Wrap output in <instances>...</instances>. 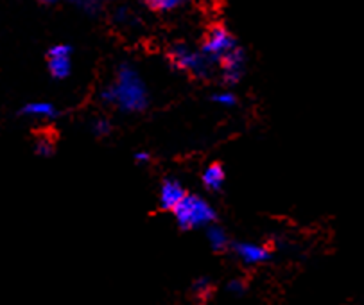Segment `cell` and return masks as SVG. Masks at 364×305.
<instances>
[{
    "label": "cell",
    "mask_w": 364,
    "mask_h": 305,
    "mask_svg": "<svg viewBox=\"0 0 364 305\" xmlns=\"http://www.w3.org/2000/svg\"><path fill=\"white\" fill-rule=\"evenodd\" d=\"M49 72L56 80H65L72 72V50L68 46H56L47 54Z\"/></svg>",
    "instance_id": "obj_5"
},
{
    "label": "cell",
    "mask_w": 364,
    "mask_h": 305,
    "mask_svg": "<svg viewBox=\"0 0 364 305\" xmlns=\"http://www.w3.org/2000/svg\"><path fill=\"white\" fill-rule=\"evenodd\" d=\"M201 180H203V185L208 191H219V188L223 187V183H225V169H223L221 164H210V166L203 171Z\"/></svg>",
    "instance_id": "obj_9"
},
{
    "label": "cell",
    "mask_w": 364,
    "mask_h": 305,
    "mask_svg": "<svg viewBox=\"0 0 364 305\" xmlns=\"http://www.w3.org/2000/svg\"><path fill=\"white\" fill-rule=\"evenodd\" d=\"M212 101L219 106H225V108H230V106L237 105V95L233 94L232 90H219L212 95Z\"/></svg>",
    "instance_id": "obj_12"
},
{
    "label": "cell",
    "mask_w": 364,
    "mask_h": 305,
    "mask_svg": "<svg viewBox=\"0 0 364 305\" xmlns=\"http://www.w3.org/2000/svg\"><path fill=\"white\" fill-rule=\"evenodd\" d=\"M36 153L40 156H50L54 153V140L50 137L40 135L36 139Z\"/></svg>",
    "instance_id": "obj_13"
},
{
    "label": "cell",
    "mask_w": 364,
    "mask_h": 305,
    "mask_svg": "<svg viewBox=\"0 0 364 305\" xmlns=\"http://www.w3.org/2000/svg\"><path fill=\"white\" fill-rule=\"evenodd\" d=\"M101 99L106 105L129 113L142 112L149 105V94H147L142 75L128 63L120 65L115 80L101 92Z\"/></svg>",
    "instance_id": "obj_1"
},
{
    "label": "cell",
    "mask_w": 364,
    "mask_h": 305,
    "mask_svg": "<svg viewBox=\"0 0 364 305\" xmlns=\"http://www.w3.org/2000/svg\"><path fill=\"white\" fill-rule=\"evenodd\" d=\"M92 129H94V133L97 137H105L112 132V122H109L108 119H102V117L95 119L94 124H92Z\"/></svg>",
    "instance_id": "obj_14"
},
{
    "label": "cell",
    "mask_w": 364,
    "mask_h": 305,
    "mask_svg": "<svg viewBox=\"0 0 364 305\" xmlns=\"http://www.w3.org/2000/svg\"><path fill=\"white\" fill-rule=\"evenodd\" d=\"M219 65H221L223 72V81H225L228 87H233L240 81L242 77V70H245V54L240 53L239 49L230 50L228 54L219 60Z\"/></svg>",
    "instance_id": "obj_6"
},
{
    "label": "cell",
    "mask_w": 364,
    "mask_h": 305,
    "mask_svg": "<svg viewBox=\"0 0 364 305\" xmlns=\"http://www.w3.org/2000/svg\"><path fill=\"white\" fill-rule=\"evenodd\" d=\"M42 2H54V0H42Z\"/></svg>",
    "instance_id": "obj_17"
},
{
    "label": "cell",
    "mask_w": 364,
    "mask_h": 305,
    "mask_svg": "<svg viewBox=\"0 0 364 305\" xmlns=\"http://www.w3.org/2000/svg\"><path fill=\"white\" fill-rule=\"evenodd\" d=\"M185 196H187V191L183 185L176 178H167L160 187V207L164 210L173 212Z\"/></svg>",
    "instance_id": "obj_7"
},
{
    "label": "cell",
    "mask_w": 364,
    "mask_h": 305,
    "mask_svg": "<svg viewBox=\"0 0 364 305\" xmlns=\"http://www.w3.org/2000/svg\"><path fill=\"white\" fill-rule=\"evenodd\" d=\"M183 2H187V0H144V4L153 11H169V9L181 6Z\"/></svg>",
    "instance_id": "obj_11"
},
{
    "label": "cell",
    "mask_w": 364,
    "mask_h": 305,
    "mask_svg": "<svg viewBox=\"0 0 364 305\" xmlns=\"http://www.w3.org/2000/svg\"><path fill=\"white\" fill-rule=\"evenodd\" d=\"M210 237H212V242H214V246H223L226 242V237H225V234H223L221 230H219V228H214V230H212V234H210Z\"/></svg>",
    "instance_id": "obj_15"
},
{
    "label": "cell",
    "mask_w": 364,
    "mask_h": 305,
    "mask_svg": "<svg viewBox=\"0 0 364 305\" xmlns=\"http://www.w3.org/2000/svg\"><path fill=\"white\" fill-rule=\"evenodd\" d=\"M22 113H23V115H26V117L40 119V121H47V119L58 117L56 106L50 105V102H47V101L29 102V105L23 106Z\"/></svg>",
    "instance_id": "obj_8"
},
{
    "label": "cell",
    "mask_w": 364,
    "mask_h": 305,
    "mask_svg": "<svg viewBox=\"0 0 364 305\" xmlns=\"http://www.w3.org/2000/svg\"><path fill=\"white\" fill-rule=\"evenodd\" d=\"M239 255L242 257V260L246 262H260L267 257V252L260 246H253V245H245V246H239Z\"/></svg>",
    "instance_id": "obj_10"
},
{
    "label": "cell",
    "mask_w": 364,
    "mask_h": 305,
    "mask_svg": "<svg viewBox=\"0 0 364 305\" xmlns=\"http://www.w3.org/2000/svg\"><path fill=\"white\" fill-rule=\"evenodd\" d=\"M135 159H136V162L147 164L151 160V155L147 153V151H140V153H136V155H135Z\"/></svg>",
    "instance_id": "obj_16"
},
{
    "label": "cell",
    "mask_w": 364,
    "mask_h": 305,
    "mask_svg": "<svg viewBox=\"0 0 364 305\" xmlns=\"http://www.w3.org/2000/svg\"><path fill=\"white\" fill-rule=\"evenodd\" d=\"M173 214L174 218H176L178 225H180L183 230H192V228H198V226H205L208 225V223L214 221L215 218L214 208L208 205L207 200L188 193L187 196L180 201V205L174 208Z\"/></svg>",
    "instance_id": "obj_2"
},
{
    "label": "cell",
    "mask_w": 364,
    "mask_h": 305,
    "mask_svg": "<svg viewBox=\"0 0 364 305\" xmlns=\"http://www.w3.org/2000/svg\"><path fill=\"white\" fill-rule=\"evenodd\" d=\"M235 47V38L232 36V33H230L226 27L214 26L208 31L201 50H203V54L207 58L219 61L225 54H228L230 50H233Z\"/></svg>",
    "instance_id": "obj_4"
},
{
    "label": "cell",
    "mask_w": 364,
    "mask_h": 305,
    "mask_svg": "<svg viewBox=\"0 0 364 305\" xmlns=\"http://www.w3.org/2000/svg\"><path fill=\"white\" fill-rule=\"evenodd\" d=\"M169 60L174 68L188 72V74L196 75V77H207L208 72H210L212 60L205 56L203 50H201V53H196V50L188 49V47L185 46H176L171 50Z\"/></svg>",
    "instance_id": "obj_3"
}]
</instances>
